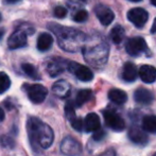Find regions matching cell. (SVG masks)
Segmentation results:
<instances>
[{"label": "cell", "mask_w": 156, "mask_h": 156, "mask_svg": "<svg viewBox=\"0 0 156 156\" xmlns=\"http://www.w3.org/2000/svg\"><path fill=\"white\" fill-rule=\"evenodd\" d=\"M0 144L3 148H13L14 147V141H13L12 138L6 137V136H2L1 139H0Z\"/></svg>", "instance_id": "f546056e"}, {"label": "cell", "mask_w": 156, "mask_h": 156, "mask_svg": "<svg viewBox=\"0 0 156 156\" xmlns=\"http://www.w3.org/2000/svg\"><path fill=\"white\" fill-rule=\"evenodd\" d=\"M27 131L31 146L36 149H48L54 139V133L48 124L36 117H29L27 121Z\"/></svg>", "instance_id": "6da1fadb"}, {"label": "cell", "mask_w": 156, "mask_h": 156, "mask_svg": "<svg viewBox=\"0 0 156 156\" xmlns=\"http://www.w3.org/2000/svg\"><path fill=\"white\" fill-rule=\"evenodd\" d=\"M70 124H71V126L78 132H81L83 129H84V120H83L82 118L76 117V119H73L71 122H70Z\"/></svg>", "instance_id": "83f0119b"}, {"label": "cell", "mask_w": 156, "mask_h": 156, "mask_svg": "<svg viewBox=\"0 0 156 156\" xmlns=\"http://www.w3.org/2000/svg\"><path fill=\"white\" fill-rule=\"evenodd\" d=\"M151 32L156 33V18H155L154 23H153V25H152V28H151Z\"/></svg>", "instance_id": "836d02e7"}, {"label": "cell", "mask_w": 156, "mask_h": 156, "mask_svg": "<svg viewBox=\"0 0 156 156\" xmlns=\"http://www.w3.org/2000/svg\"><path fill=\"white\" fill-rule=\"evenodd\" d=\"M138 74H139L140 79L148 84L154 83L156 81V69L151 65L141 66L138 70Z\"/></svg>", "instance_id": "9a60e30c"}, {"label": "cell", "mask_w": 156, "mask_h": 156, "mask_svg": "<svg viewBox=\"0 0 156 156\" xmlns=\"http://www.w3.org/2000/svg\"><path fill=\"white\" fill-rule=\"evenodd\" d=\"M151 3H152L153 5L156 6V0H151Z\"/></svg>", "instance_id": "8d00e7d4"}, {"label": "cell", "mask_w": 156, "mask_h": 156, "mask_svg": "<svg viewBox=\"0 0 156 156\" xmlns=\"http://www.w3.org/2000/svg\"><path fill=\"white\" fill-rule=\"evenodd\" d=\"M87 18H88V13L85 10L78 11L73 16V20L76 23H84V21L87 20Z\"/></svg>", "instance_id": "4316f807"}, {"label": "cell", "mask_w": 156, "mask_h": 156, "mask_svg": "<svg viewBox=\"0 0 156 156\" xmlns=\"http://www.w3.org/2000/svg\"><path fill=\"white\" fill-rule=\"evenodd\" d=\"M138 76V70L133 63H125L122 68V79L125 82H134Z\"/></svg>", "instance_id": "ac0fdd59"}, {"label": "cell", "mask_w": 156, "mask_h": 156, "mask_svg": "<svg viewBox=\"0 0 156 156\" xmlns=\"http://www.w3.org/2000/svg\"><path fill=\"white\" fill-rule=\"evenodd\" d=\"M127 18L131 23H134V26L137 28H142L147 23L149 18V14L146 10L141 8L132 9L127 13Z\"/></svg>", "instance_id": "8fae6325"}, {"label": "cell", "mask_w": 156, "mask_h": 156, "mask_svg": "<svg viewBox=\"0 0 156 156\" xmlns=\"http://www.w3.org/2000/svg\"><path fill=\"white\" fill-rule=\"evenodd\" d=\"M82 1H86V0H82Z\"/></svg>", "instance_id": "60d3db41"}, {"label": "cell", "mask_w": 156, "mask_h": 156, "mask_svg": "<svg viewBox=\"0 0 156 156\" xmlns=\"http://www.w3.org/2000/svg\"><path fill=\"white\" fill-rule=\"evenodd\" d=\"M4 32H5V29H4V28H0V39L3 37Z\"/></svg>", "instance_id": "e575fe53"}, {"label": "cell", "mask_w": 156, "mask_h": 156, "mask_svg": "<svg viewBox=\"0 0 156 156\" xmlns=\"http://www.w3.org/2000/svg\"><path fill=\"white\" fill-rule=\"evenodd\" d=\"M93 98V91L90 89H82L76 94V101H74V105L76 106H82L86 102H88L90 99Z\"/></svg>", "instance_id": "44dd1931"}, {"label": "cell", "mask_w": 156, "mask_h": 156, "mask_svg": "<svg viewBox=\"0 0 156 156\" xmlns=\"http://www.w3.org/2000/svg\"><path fill=\"white\" fill-rule=\"evenodd\" d=\"M125 36V31L121 26H116L112 29L111 31V38L113 41V43L115 44H120L122 43V41L124 39Z\"/></svg>", "instance_id": "603a6c76"}, {"label": "cell", "mask_w": 156, "mask_h": 156, "mask_svg": "<svg viewBox=\"0 0 156 156\" xmlns=\"http://www.w3.org/2000/svg\"><path fill=\"white\" fill-rule=\"evenodd\" d=\"M66 15H67V10L64 6H56L54 9V16L56 18H60V19L65 18Z\"/></svg>", "instance_id": "f1b7e54d"}, {"label": "cell", "mask_w": 156, "mask_h": 156, "mask_svg": "<svg viewBox=\"0 0 156 156\" xmlns=\"http://www.w3.org/2000/svg\"><path fill=\"white\" fill-rule=\"evenodd\" d=\"M108 99L116 104H123L127 101V94L121 89L114 88L108 91Z\"/></svg>", "instance_id": "ffe728a7"}, {"label": "cell", "mask_w": 156, "mask_h": 156, "mask_svg": "<svg viewBox=\"0 0 156 156\" xmlns=\"http://www.w3.org/2000/svg\"><path fill=\"white\" fill-rule=\"evenodd\" d=\"M129 137L134 144H146L148 142V135L144 129H139L137 126H133L129 131Z\"/></svg>", "instance_id": "5bb4252c"}, {"label": "cell", "mask_w": 156, "mask_h": 156, "mask_svg": "<svg viewBox=\"0 0 156 156\" xmlns=\"http://www.w3.org/2000/svg\"><path fill=\"white\" fill-rule=\"evenodd\" d=\"M21 69L23 71L27 74L29 78L33 79V80H39L41 79V76H39L38 71H37L36 67L32 64H29V63H25L21 65Z\"/></svg>", "instance_id": "cb8c5ba5"}, {"label": "cell", "mask_w": 156, "mask_h": 156, "mask_svg": "<svg viewBox=\"0 0 156 156\" xmlns=\"http://www.w3.org/2000/svg\"><path fill=\"white\" fill-rule=\"evenodd\" d=\"M61 152L67 156H79L82 153V146L74 138L66 137L61 142Z\"/></svg>", "instance_id": "9c48e42d"}, {"label": "cell", "mask_w": 156, "mask_h": 156, "mask_svg": "<svg viewBox=\"0 0 156 156\" xmlns=\"http://www.w3.org/2000/svg\"><path fill=\"white\" fill-rule=\"evenodd\" d=\"M126 52L132 56H138L147 51L148 46L142 37H132L125 44Z\"/></svg>", "instance_id": "ba28073f"}, {"label": "cell", "mask_w": 156, "mask_h": 156, "mask_svg": "<svg viewBox=\"0 0 156 156\" xmlns=\"http://www.w3.org/2000/svg\"><path fill=\"white\" fill-rule=\"evenodd\" d=\"M35 29L29 23H23L18 26L8 39V46L10 49H18L27 46V36L34 34Z\"/></svg>", "instance_id": "277c9868"}, {"label": "cell", "mask_w": 156, "mask_h": 156, "mask_svg": "<svg viewBox=\"0 0 156 156\" xmlns=\"http://www.w3.org/2000/svg\"><path fill=\"white\" fill-rule=\"evenodd\" d=\"M108 45L103 41L97 45L83 48V53L86 62L96 68H101L106 64L108 58Z\"/></svg>", "instance_id": "3957f363"}, {"label": "cell", "mask_w": 156, "mask_h": 156, "mask_svg": "<svg viewBox=\"0 0 156 156\" xmlns=\"http://www.w3.org/2000/svg\"><path fill=\"white\" fill-rule=\"evenodd\" d=\"M100 156H116V152L114 150H107L106 152H104L103 154H101Z\"/></svg>", "instance_id": "1f68e13d"}, {"label": "cell", "mask_w": 156, "mask_h": 156, "mask_svg": "<svg viewBox=\"0 0 156 156\" xmlns=\"http://www.w3.org/2000/svg\"><path fill=\"white\" fill-rule=\"evenodd\" d=\"M4 117H5V115H4L3 109H2L1 107H0V122L3 121V120H4Z\"/></svg>", "instance_id": "d6a6232c"}, {"label": "cell", "mask_w": 156, "mask_h": 156, "mask_svg": "<svg viewBox=\"0 0 156 156\" xmlns=\"http://www.w3.org/2000/svg\"><path fill=\"white\" fill-rule=\"evenodd\" d=\"M134 99L137 103L142 105H147L150 104V103L153 102L154 100V97H153V94L151 93L150 90L146 88H138L137 90L134 94Z\"/></svg>", "instance_id": "e0dca14e"}, {"label": "cell", "mask_w": 156, "mask_h": 156, "mask_svg": "<svg viewBox=\"0 0 156 156\" xmlns=\"http://www.w3.org/2000/svg\"><path fill=\"white\" fill-rule=\"evenodd\" d=\"M11 86V80L4 72H0V94L5 93Z\"/></svg>", "instance_id": "d4e9b609"}, {"label": "cell", "mask_w": 156, "mask_h": 156, "mask_svg": "<svg viewBox=\"0 0 156 156\" xmlns=\"http://www.w3.org/2000/svg\"><path fill=\"white\" fill-rule=\"evenodd\" d=\"M67 69L71 72L72 74L76 76L80 81L83 82H89L94 79V73L88 67L83 66L76 62H69L68 63Z\"/></svg>", "instance_id": "52a82bcc"}, {"label": "cell", "mask_w": 156, "mask_h": 156, "mask_svg": "<svg viewBox=\"0 0 156 156\" xmlns=\"http://www.w3.org/2000/svg\"><path fill=\"white\" fill-rule=\"evenodd\" d=\"M8 3H11V4H14V3H17V2L21 1V0H5Z\"/></svg>", "instance_id": "d590c367"}, {"label": "cell", "mask_w": 156, "mask_h": 156, "mask_svg": "<svg viewBox=\"0 0 156 156\" xmlns=\"http://www.w3.org/2000/svg\"><path fill=\"white\" fill-rule=\"evenodd\" d=\"M69 61H66L62 58H53L46 64V70L51 76H58L63 73L68 67Z\"/></svg>", "instance_id": "30bf717a"}, {"label": "cell", "mask_w": 156, "mask_h": 156, "mask_svg": "<svg viewBox=\"0 0 156 156\" xmlns=\"http://www.w3.org/2000/svg\"><path fill=\"white\" fill-rule=\"evenodd\" d=\"M23 87L29 97L30 101H32L35 104H39V103L44 102V100L48 94L47 88L41 84H25Z\"/></svg>", "instance_id": "5b68a950"}, {"label": "cell", "mask_w": 156, "mask_h": 156, "mask_svg": "<svg viewBox=\"0 0 156 156\" xmlns=\"http://www.w3.org/2000/svg\"><path fill=\"white\" fill-rule=\"evenodd\" d=\"M104 132L102 131V129H99V131H97V132H94V140H101L103 137H104Z\"/></svg>", "instance_id": "4dcf8cb0"}, {"label": "cell", "mask_w": 156, "mask_h": 156, "mask_svg": "<svg viewBox=\"0 0 156 156\" xmlns=\"http://www.w3.org/2000/svg\"><path fill=\"white\" fill-rule=\"evenodd\" d=\"M142 129L146 132L155 133L156 132V116H146L142 120Z\"/></svg>", "instance_id": "7402d4cb"}, {"label": "cell", "mask_w": 156, "mask_h": 156, "mask_svg": "<svg viewBox=\"0 0 156 156\" xmlns=\"http://www.w3.org/2000/svg\"><path fill=\"white\" fill-rule=\"evenodd\" d=\"M129 1H132V2H138V1H141V0H129Z\"/></svg>", "instance_id": "74e56055"}, {"label": "cell", "mask_w": 156, "mask_h": 156, "mask_svg": "<svg viewBox=\"0 0 156 156\" xmlns=\"http://www.w3.org/2000/svg\"><path fill=\"white\" fill-rule=\"evenodd\" d=\"M153 156H156V153H155V154H154V155H153Z\"/></svg>", "instance_id": "ab89813d"}, {"label": "cell", "mask_w": 156, "mask_h": 156, "mask_svg": "<svg viewBox=\"0 0 156 156\" xmlns=\"http://www.w3.org/2000/svg\"><path fill=\"white\" fill-rule=\"evenodd\" d=\"M50 29L58 36V45L63 50L68 52H76L83 46V43L86 39V35L83 32L72 28L62 27V26L50 23L48 25Z\"/></svg>", "instance_id": "7a4b0ae2"}, {"label": "cell", "mask_w": 156, "mask_h": 156, "mask_svg": "<svg viewBox=\"0 0 156 156\" xmlns=\"http://www.w3.org/2000/svg\"><path fill=\"white\" fill-rule=\"evenodd\" d=\"M101 127L100 118L97 114L90 113L84 119V129L86 132H97Z\"/></svg>", "instance_id": "2e32d148"}, {"label": "cell", "mask_w": 156, "mask_h": 156, "mask_svg": "<svg viewBox=\"0 0 156 156\" xmlns=\"http://www.w3.org/2000/svg\"><path fill=\"white\" fill-rule=\"evenodd\" d=\"M94 14H96V16L98 17V19L103 26L111 25L113 23L114 18H115L113 11L107 8V6L103 5V4H99V5H97L94 8Z\"/></svg>", "instance_id": "7c38bea8"}, {"label": "cell", "mask_w": 156, "mask_h": 156, "mask_svg": "<svg viewBox=\"0 0 156 156\" xmlns=\"http://www.w3.org/2000/svg\"><path fill=\"white\" fill-rule=\"evenodd\" d=\"M103 116H104L105 123L112 129H114L116 132H120L125 129L124 120L115 111H113V109H105L103 112Z\"/></svg>", "instance_id": "8992f818"}, {"label": "cell", "mask_w": 156, "mask_h": 156, "mask_svg": "<svg viewBox=\"0 0 156 156\" xmlns=\"http://www.w3.org/2000/svg\"><path fill=\"white\" fill-rule=\"evenodd\" d=\"M74 103L73 102H68L65 106V115H66V118L69 120V122H71L73 119H76V113H74Z\"/></svg>", "instance_id": "484cf974"}, {"label": "cell", "mask_w": 156, "mask_h": 156, "mask_svg": "<svg viewBox=\"0 0 156 156\" xmlns=\"http://www.w3.org/2000/svg\"><path fill=\"white\" fill-rule=\"evenodd\" d=\"M0 20H1V14H0Z\"/></svg>", "instance_id": "f35d334b"}, {"label": "cell", "mask_w": 156, "mask_h": 156, "mask_svg": "<svg viewBox=\"0 0 156 156\" xmlns=\"http://www.w3.org/2000/svg\"><path fill=\"white\" fill-rule=\"evenodd\" d=\"M53 44V37L47 32L41 33L37 38V49L39 51H47Z\"/></svg>", "instance_id": "d6986e66"}, {"label": "cell", "mask_w": 156, "mask_h": 156, "mask_svg": "<svg viewBox=\"0 0 156 156\" xmlns=\"http://www.w3.org/2000/svg\"><path fill=\"white\" fill-rule=\"evenodd\" d=\"M52 91L58 98L65 99L69 97L70 93H71V86L70 84L65 80H60L55 82L52 86Z\"/></svg>", "instance_id": "4fadbf2b"}]
</instances>
